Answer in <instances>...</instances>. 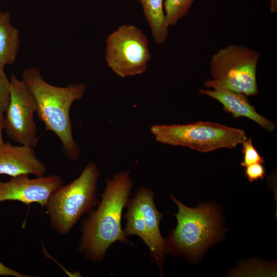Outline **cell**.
Returning <instances> with one entry per match:
<instances>
[{"mask_svg": "<svg viewBox=\"0 0 277 277\" xmlns=\"http://www.w3.org/2000/svg\"><path fill=\"white\" fill-rule=\"evenodd\" d=\"M106 183L97 208L88 212L81 221L82 235L78 250L93 263L102 261L113 243L131 244L121 224L123 211L127 206L133 185L130 172H117L107 179Z\"/></svg>", "mask_w": 277, "mask_h": 277, "instance_id": "cell-1", "label": "cell"}, {"mask_svg": "<svg viewBox=\"0 0 277 277\" xmlns=\"http://www.w3.org/2000/svg\"><path fill=\"white\" fill-rule=\"evenodd\" d=\"M22 80L35 98L36 113L44 123L46 130L57 136L68 159L73 161L79 159L81 151L73 136L70 110L74 102L84 96L85 85L77 83L66 87L53 86L47 82L35 67L26 68L23 72Z\"/></svg>", "mask_w": 277, "mask_h": 277, "instance_id": "cell-2", "label": "cell"}, {"mask_svg": "<svg viewBox=\"0 0 277 277\" xmlns=\"http://www.w3.org/2000/svg\"><path fill=\"white\" fill-rule=\"evenodd\" d=\"M100 174L96 164L90 161L76 179L62 185L50 195L45 207L50 227L58 233L69 234L85 213L99 204Z\"/></svg>", "mask_w": 277, "mask_h": 277, "instance_id": "cell-3", "label": "cell"}, {"mask_svg": "<svg viewBox=\"0 0 277 277\" xmlns=\"http://www.w3.org/2000/svg\"><path fill=\"white\" fill-rule=\"evenodd\" d=\"M170 197L177 205L179 211L174 215L177 224L165 239L166 252L196 257L219 234L218 212L209 204L191 208L184 205L172 195Z\"/></svg>", "mask_w": 277, "mask_h": 277, "instance_id": "cell-4", "label": "cell"}, {"mask_svg": "<svg viewBox=\"0 0 277 277\" xmlns=\"http://www.w3.org/2000/svg\"><path fill=\"white\" fill-rule=\"evenodd\" d=\"M150 132L159 143L186 147L201 152L233 148L247 139L243 130L210 122L154 125L151 127Z\"/></svg>", "mask_w": 277, "mask_h": 277, "instance_id": "cell-5", "label": "cell"}, {"mask_svg": "<svg viewBox=\"0 0 277 277\" xmlns=\"http://www.w3.org/2000/svg\"><path fill=\"white\" fill-rule=\"evenodd\" d=\"M126 208L123 216L126 222L123 229L125 235H137L143 241L149 249L150 261L158 265L163 275L167 252L160 224L164 214L155 206L153 192L149 188L141 187L129 199Z\"/></svg>", "mask_w": 277, "mask_h": 277, "instance_id": "cell-6", "label": "cell"}, {"mask_svg": "<svg viewBox=\"0 0 277 277\" xmlns=\"http://www.w3.org/2000/svg\"><path fill=\"white\" fill-rule=\"evenodd\" d=\"M151 59L148 38L135 26L122 25L106 38V62L112 71L120 77L144 73Z\"/></svg>", "mask_w": 277, "mask_h": 277, "instance_id": "cell-7", "label": "cell"}, {"mask_svg": "<svg viewBox=\"0 0 277 277\" xmlns=\"http://www.w3.org/2000/svg\"><path fill=\"white\" fill-rule=\"evenodd\" d=\"M260 54L241 45H231L214 53L210 62L213 79L246 96L258 94L256 67Z\"/></svg>", "mask_w": 277, "mask_h": 277, "instance_id": "cell-8", "label": "cell"}, {"mask_svg": "<svg viewBox=\"0 0 277 277\" xmlns=\"http://www.w3.org/2000/svg\"><path fill=\"white\" fill-rule=\"evenodd\" d=\"M10 80V100L5 116L4 130L12 140L34 148L39 140L34 113L37 103L22 80L12 75Z\"/></svg>", "mask_w": 277, "mask_h": 277, "instance_id": "cell-9", "label": "cell"}, {"mask_svg": "<svg viewBox=\"0 0 277 277\" xmlns=\"http://www.w3.org/2000/svg\"><path fill=\"white\" fill-rule=\"evenodd\" d=\"M62 185L61 177L56 174L34 179L22 174L6 182L0 179V203L13 201L28 205L36 203L44 208L50 195Z\"/></svg>", "mask_w": 277, "mask_h": 277, "instance_id": "cell-10", "label": "cell"}, {"mask_svg": "<svg viewBox=\"0 0 277 277\" xmlns=\"http://www.w3.org/2000/svg\"><path fill=\"white\" fill-rule=\"evenodd\" d=\"M204 85L213 90L201 89L199 93L219 101L223 106L224 110L232 114L234 118L246 117L269 132L275 129V125L273 123L256 111L255 108L249 103L247 96L228 89L213 79L206 81Z\"/></svg>", "mask_w": 277, "mask_h": 277, "instance_id": "cell-11", "label": "cell"}, {"mask_svg": "<svg viewBox=\"0 0 277 277\" xmlns=\"http://www.w3.org/2000/svg\"><path fill=\"white\" fill-rule=\"evenodd\" d=\"M45 165L36 157L34 148L12 145L8 142L0 146V175L14 177L22 174L45 176Z\"/></svg>", "mask_w": 277, "mask_h": 277, "instance_id": "cell-12", "label": "cell"}, {"mask_svg": "<svg viewBox=\"0 0 277 277\" xmlns=\"http://www.w3.org/2000/svg\"><path fill=\"white\" fill-rule=\"evenodd\" d=\"M20 44L19 31L11 21L8 12L0 14V65H13L18 52Z\"/></svg>", "mask_w": 277, "mask_h": 277, "instance_id": "cell-13", "label": "cell"}, {"mask_svg": "<svg viewBox=\"0 0 277 277\" xmlns=\"http://www.w3.org/2000/svg\"><path fill=\"white\" fill-rule=\"evenodd\" d=\"M141 4L154 42L159 45L166 41L169 32L164 10L163 0H136Z\"/></svg>", "mask_w": 277, "mask_h": 277, "instance_id": "cell-14", "label": "cell"}, {"mask_svg": "<svg viewBox=\"0 0 277 277\" xmlns=\"http://www.w3.org/2000/svg\"><path fill=\"white\" fill-rule=\"evenodd\" d=\"M195 0H165L164 10L169 25H176L188 13Z\"/></svg>", "mask_w": 277, "mask_h": 277, "instance_id": "cell-15", "label": "cell"}, {"mask_svg": "<svg viewBox=\"0 0 277 277\" xmlns=\"http://www.w3.org/2000/svg\"><path fill=\"white\" fill-rule=\"evenodd\" d=\"M242 152L244 154L243 161L241 163V166L246 167L254 163H265L264 159L262 157L255 147L253 146L251 138L247 139L242 143Z\"/></svg>", "mask_w": 277, "mask_h": 277, "instance_id": "cell-16", "label": "cell"}, {"mask_svg": "<svg viewBox=\"0 0 277 277\" xmlns=\"http://www.w3.org/2000/svg\"><path fill=\"white\" fill-rule=\"evenodd\" d=\"M10 80L4 71V67L0 65V111H6L10 100Z\"/></svg>", "mask_w": 277, "mask_h": 277, "instance_id": "cell-17", "label": "cell"}, {"mask_svg": "<svg viewBox=\"0 0 277 277\" xmlns=\"http://www.w3.org/2000/svg\"><path fill=\"white\" fill-rule=\"evenodd\" d=\"M245 174L250 182L262 180L265 174V169L262 164L254 163L246 167Z\"/></svg>", "mask_w": 277, "mask_h": 277, "instance_id": "cell-18", "label": "cell"}, {"mask_svg": "<svg viewBox=\"0 0 277 277\" xmlns=\"http://www.w3.org/2000/svg\"><path fill=\"white\" fill-rule=\"evenodd\" d=\"M14 276V277H31L32 275L25 274L19 272H18L15 270H13L10 268L5 265L3 263L0 261V276Z\"/></svg>", "mask_w": 277, "mask_h": 277, "instance_id": "cell-19", "label": "cell"}, {"mask_svg": "<svg viewBox=\"0 0 277 277\" xmlns=\"http://www.w3.org/2000/svg\"><path fill=\"white\" fill-rule=\"evenodd\" d=\"M5 128V116L4 113L0 111V146L4 143L2 132Z\"/></svg>", "mask_w": 277, "mask_h": 277, "instance_id": "cell-20", "label": "cell"}, {"mask_svg": "<svg viewBox=\"0 0 277 277\" xmlns=\"http://www.w3.org/2000/svg\"><path fill=\"white\" fill-rule=\"evenodd\" d=\"M270 10L272 13H276L277 11V0H270Z\"/></svg>", "mask_w": 277, "mask_h": 277, "instance_id": "cell-21", "label": "cell"}, {"mask_svg": "<svg viewBox=\"0 0 277 277\" xmlns=\"http://www.w3.org/2000/svg\"><path fill=\"white\" fill-rule=\"evenodd\" d=\"M2 12V11H1V10L0 9V14Z\"/></svg>", "mask_w": 277, "mask_h": 277, "instance_id": "cell-22", "label": "cell"}]
</instances>
